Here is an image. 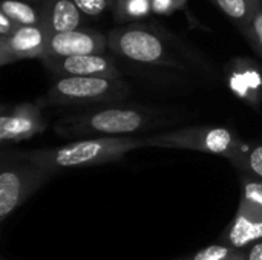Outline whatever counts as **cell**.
Listing matches in <instances>:
<instances>
[{
  "mask_svg": "<svg viewBox=\"0 0 262 260\" xmlns=\"http://www.w3.org/2000/svg\"><path fill=\"white\" fill-rule=\"evenodd\" d=\"M187 0H152V11L157 14H170L181 9Z\"/></svg>",
  "mask_w": 262,
  "mask_h": 260,
  "instance_id": "cell-22",
  "label": "cell"
},
{
  "mask_svg": "<svg viewBox=\"0 0 262 260\" xmlns=\"http://www.w3.org/2000/svg\"><path fill=\"white\" fill-rule=\"evenodd\" d=\"M259 241H262V211L239 201V207L232 222L220 234L218 244L246 251Z\"/></svg>",
  "mask_w": 262,
  "mask_h": 260,
  "instance_id": "cell-11",
  "label": "cell"
},
{
  "mask_svg": "<svg viewBox=\"0 0 262 260\" xmlns=\"http://www.w3.org/2000/svg\"><path fill=\"white\" fill-rule=\"evenodd\" d=\"M114 8L120 20L140 18L152 11V0H117Z\"/></svg>",
  "mask_w": 262,
  "mask_h": 260,
  "instance_id": "cell-17",
  "label": "cell"
},
{
  "mask_svg": "<svg viewBox=\"0 0 262 260\" xmlns=\"http://www.w3.org/2000/svg\"><path fill=\"white\" fill-rule=\"evenodd\" d=\"M17 28H18V25H15L6 14H3L0 11V38L11 35Z\"/></svg>",
  "mask_w": 262,
  "mask_h": 260,
  "instance_id": "cell-23",
  "label": "cell"
},
{
  "mask_svg": "<svg viewBox=\"0 0 262 260\" xmlns=\"http://www.w3.org/2000/svg\"><path fill=\"white\" fill-rule=\"evenodd\" d=\"M107 44L115 54L135 63L178 66V61L167 51L160 35L146 28L127 26L121 29H114L107 35Z\"/></svg>",
  "mask_w": 262,
  "mask_h": 260,
  "instance_id": "cell-6",
  "label": "cell"
},
{
  "mask_svg": "<svg viewBox=\"0 0 262 260\" xmlns=\"http://www.w3.org/2000/svg\"><path fill=\"white\" fill-rule=\"evenodd\" d=\"M0 161V222H5L9 215L51 181L54 172L20 158L9 147H2Z\"/></svg>",
  "mask_w": 262,
  "mask_h": 260,
  "instance_id": "cell-5",
  "label": "cell"
},
{
  "mask_svg": "<svg viewBox=\"0 0 262 260\" xmlns=\"http://www.w3.org/2000/svg\"><path fill=\"white\" fill-rule=\"evenodd\" d=\"M230 164L239 175L262 181V143H246L244 149L230 159Z\"/></svg>",
  "mask_w": 262,
  "mask_h": 260,
  "instance_id": "cell-14",
  "label": "cell"
},
{
  "mask_svg": "<svg viewBox=\"0 0 262 260\" xmlns=\"http://www.w3.org/2000/svg\"><path fill=\"white\" fill-rule=\"evenodd\" d=\"M112 3H114V6H115V3H117V0H111Z\"/></svg>",
  "mask_w": 262,
  "mask_h": 260,
  "instance_id": "cell-25",
  "label": "cell"
},
{
  "mask_svg": "<svg viewBox=\"0 0 262 260\" xmlns=\"http://www.w3.org/2000/svg\"><path fill=\"white\" fill-rule=\"evenodd\" d=\"M241 179V201L262 211V181L253 179L246 175H239Z\"/></svg>",
  "mask_w": 262,
  "mask_h": 260,
  "instance_id": "cell-18",
  "label": "cell"
},
{
  "mask_svg": "<svg viewBox=\"0 0 262 260\" xmlns=\"http://www.w3.org/2000/svg\"><path fill=\"white\" fill-rule=\"evenodd\" d=\"M227 83L232 93L250 106L259 110L262 104V72L249 60H235L227 69Z\"/></svg>",
  "mask_w": 262,
  "mask_h": 260,
  "instance_id": "cell-12",
  "label": "cell"
},
{
  "mask_svg": "<svg viewBox=\"0 0 262 260\" xmlns=\"http://www.w3.org/2000/svg\"><path fill=\"white\" fill-rule=\"evenodd\" d=\"M244 260H262V241L253 244L244 251Z\"/></svg>",
  "mask_w": 262,
  "mask_h": 260,
  "instance_id": "cell-24",
  "label": "cell"
},
{
  "mask_svg": "<svg viewBox=\"0 0 262 260\" xmlns=\"http://www.w3.org/2000/svg\"><path fill=\"white\" fill-rule=\"evenodd\" d=\"M175 260H244V251L216 242L198 250L190 256H184Z\"/></svg>",
  "mask_w": 262,
  "mask_h": 260,
  "instance_id": "cell-16",
  "label": "cell"
},
{
  "mask_svg": "<svg viewBox=\"0 0 262 260\" xmlns=\"http://www.w3.org/2000/svg\"><path fill=\"white\" fill-rule=\"evenodd\" d=\"M41 12L43 25L51 35L80 29L83 14L74 0H51L41 8Z\"/></svg>",
  "mask_w": 262,
  "mask_h": 260,
  "instance_id": "cell-13",
  "label": "cell"
},
{
  "mask_svg": "<svg viewBox=\"0 0 262 260\" xmlns=\"http://www.w3.org/2000/svg\"><path fill=\"white\" fill-rule=\"evenodd\" d=\"M45 2H46V3H48V2H51V0H45Z\"/></svg>",
  "mask_w": 262,
  "mask_h": 260,
  "instance_id": "cell-26",
  "label": "cell"
},
{
  "mask_svg": "<svg viewBox=\"0 0 262 260\" xmlns=\"http://www.w3.org/2000/svg\"><path fill=\"white\" fill-rule=\"evenodd\" d=\"M49 38L51 34L43 23L37 26H18L11 35L0 38V66L28 58L43 60Z\"/></svg>",
  "mask_w": 262,
  "mask_h": 260,
  "instance_id": "cell-8",
  "label": "cell"
},
{
  "mask_svg": "<svg viewBox=\"0 0 262 260\" xmlns=\"http://www.w3.org/2000/svg\"><path fill=\"white\" fill-rule=\"evenodd\" d=\"M146 147L184 149L233 159L246 146L236 130L224 126H190L144 136Z\"/></svg>",
  "mask_w": 262,
  "mask_h": 260,
  "instance_id": "cell-4",
  "label": "cell"
},
{
  "mask_svg": "<svg viewBox=\"0 0 262 260\" xmlns=\"http://www.w3.org/2000/svg\"><path fill=\"white\" fill-rule=\"evenodd\" d=\"M0 11L6 14L18 26H37L43 23L41 9H35L21 0H3Z\"/></svg>",
  "mask_w": 262,
  "mask_h": 260,
  "instance_id": "cell-15",
  "label": "cell"
},
{
  "mask_svg": "<svg viewBox=\"0 0 262 260\" xmlns=\"http://www.w3.org/2000/svg\"><path fill=\"white\" fill-rule=\"evenodd\" d=\"M163 121L157 112L135 104H106L86 107L75 113L60 118L54 132L60 138L88 139V138H124L135 136L140 132L150 130Z\"/></svg>",
  "mask_w": 262,
  "mask_h": 260,
  "instance_id": "cell-1",
  "label": "cell"
},
{
  "mask_svg": "<svg viewBox=\"0 0 262 260\" xmlns=\"http://www.w3.org/2000/svg\"><path fill=\"white\" fill-rule=\"evenodd\" d=\"M218 6L232 18L236 20H249L252 17L253 8L250 9V5L247 0H216Z\"/></svg>",
  "mask_w": 262,
  "mask_h": 260,
  "instance_id": "cell-19",
  "label": "cell"
},
{
  "mask_svg": "<svg viewBox=\"0 0 262 260\" xmlns=\"http://www.w3.org/2000/svg\"><path fill=\"white\" fill-rule=\"evenodd\" d=\"M144 136L124 138H88L64 146L41 147L34 150H15L17 155L35 166L54 173L60 170H77L104 166L123 159L129 152L144 149Z\"/></svg>",
  "mask_w": 262,
  "mask_h": 260,
  "instance_id": "cell-2",
  "label": "cell"
},
{
  "mask_svg": "<svg viewBox=\"0 0 262 260\" xmlns=\"http://www.w3.org/2000/svg\"><path fill=\"white\" fill-rule=\"evenodd\" d=\"M107 48V37L104 34L92 29H77L51 35L45 58L97 55L104 54Z\"/></svg>",
  "mask_w": 262,
  "mask_h": 260,
  "instance_id": "cell-10",
  "label": "cell"
},
{
  "mask_svg": "<svg viewBox=\"0 0 262 260\" xmlns=\"http://www.w3.org/2000/svg\"><path fill=\"white\" fill-rule=\"evenodd\" d=\"M129 95L130 86L123 78L64 77L57 78L37 104L41 109L49 106L95 107L123 103Z\"/></svg>",
  "mask_w": 262,
  "mask_h": 260,
  "instance_id": "cell-3",
  "label": "cell"
},
{
  "mask_svg": "<svg viewBox=\"0 0 262 260\" xmlns=\"http://www.w3.org/2000/svg\"><path fill=\"white\" fill-rule=\"evenodd\" d=\"M2 260H5V259H2Z\"/></svg>",
  "mask_w": 262,
  "mask_h": 260,
  "instance_id": "cell-27",
  "label": "cell"
},
{
  "mask_svg": "<svg viewBox=\"0 0 262 260\" xmlns=\"http://www.w3.org/2000/svg\"><path fill=\"white\" fill-rule=\"evenodd\" d=\"M48 121L41 113V107L35 103H20L9 110H3L0 116V144L9 147L26 141L46 130Z\"/></svg>",
  "mask_w": 262,
  "mask_h": 260,
  "instance_id": "cell-7",
  "label": "cell"
},
{
  "mask_svg": "<svg viewBox=\"0 0 262 260\" xmlns=\"http://www.w3.org/2000/svg\"><path fill=\"white\" fill-rule=\"evenodd\" d=\"M250 25H252L250 31L253 34V43L256 49L262 54V9H259V6H253Z\"/></svg>",
  "mask_w": 262,
  "mask_h": 260,
  "instance_id": "cell-21",
  "label": "cell"
},
{
  "mask_svg": "<svg viewBox=\"0 0 262 260\" xmlns=\"http://www.w3.org/2000/svg\"><path fill=\"white\" fill-rule=\"evenodd\" d=\"M48 72L57 78L64 77H101V78H123L115 61L104 54L97 55H75L63 58H43Z\"/></svg>",
  "mask_w": 262,
  "mask_h": 260,
  "instance_id": "cell-9",
  "label": "cell"
},
{
  "mask_svg": "<svg viewBox=\"0 0 262 260\" xmlns=\"http://www.w3.org/2000/svg\"><path fill=\"white\" fill-rule=\"evenodd\" d=\"M74 3L81 11V14L91 15V17L100 15L109 6H114V3L111 0H74Z\"/></svg>",
  "mask_w": 262,
  "mask_h": 260,
  "instance_id": "cell-20",
  "label": "cell"
}]
</instances>
